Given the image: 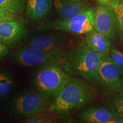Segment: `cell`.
<instances>
[{"label":"cell","mask_w":123,"mask_h":123,"mask_svg":"<svg viewBox=\"0 0 123 123\" xmlns=\"http://www.w3.org/2000/svg\"><path fill=\"white\" fill-rule=\"evenodd\" d=\"M106 55L92 50L86 42H80L64 52L63 70L69 75L79 77L94 85L99 81V68Z\"/></svg>","instance_id":"6da1fadb"},{"label":"cell","mask_w":123,"mask_h":123,"mask_svg":"<svg viewBox=\"0 0 123 123\" xmlns=\"http://www.w3.org/2000/svg\"><path fill=\"white\" fill-rule=\"evenodd\" d=\"M90 84L84 79L70 77L49 110L58 115H66L90 103L95 98V92Z\"/></svg>","instance_id":"7a4b0ae2"},{"label":"cell","mask_w":123,"mask_h":123,"mask_svg":"<svg viewBox=\"0 0 123 123\" xmlns=\"http://www.w3.org/2000/svg\"><path fill=\"white\" fill-rule=\"evenodd\" d=\"M70 78V75L60 67L59 64H52L42 66L35 72L33 86L44 98L52 103Z\"/></svg>","instance_id":"3957f363"},{"label":"cell","mask_w":123,"mask_h":123,"mask_svg":"<svg viewBox=\"0 0 123 123\" xmlns=\"http://www.w3.org/2000/svg\"><path fill=\"white\" fill-rule=\"evenodd\" d=\"M50 103L37 90L29 88L19 92L9 101L6 112L11 117L18 116L27 117L49 110Z\"/></svg>","instance_id":"277c9868"},{"label":"cell","mask_w":123,"mask_h":123,"mask_svg":"<svg viewBox=\"0 0 123 123\" xmlns=\"http://www.w3.org/2000/svg\"><path fill=\"white\" fill-rule=\"evenodd\" d=\"M63 48L43 50L28 46L17 49L12 52L11 60L14 63L26 67H42L63 62Z\"/></svg>","instance_id":"5b68a950"},{"label":"cell","mask_w":123,"mask_h":123,"mask_svg":"<svg viewBox=\"0 0 123 123\" xmlns=\"http://www.w3.org/2000/svg\"><path fill=\"white\" fill-rule=\"evenodd\" d=\"M94 12L95 9L90 7L71 19L46 23L42 25L39 29L42 30L63 31L76 34H87L95 30Z\"/></svg>","instance_id":"8992f818"},{"label":"cell","mask_w":123,"mask_h":123,"mask_svg":"<svg viewBox=\"0 0 123 123\" xmlns=\"http://www.w3.org/2000/svg\"><path fill=\"white\" fill-rule=\"evenodd\" d=\"M123 68L117 66L109 55H106L99 71L100 86L107 94L113 95L121 90Z\"/></svg>","instance_id":"52a82bcc"},{"label":"cell","mask_w":123,"mask_h":123,"mask_svg":"<svg viewBox=\"0 0 123 123\" xmlns=\"http://www.w3.org/2000/svg\"><path fill=\"white\" fill-rule=\"evenodd\" d=\"M95 30L105 36L111 42L116 39L117 21L113 10L108 5L101 6L95 9Z\"/></svg>","instance_id":"ba28073f"},{"label":"cell","mask_w":123,"mask_h":123,"mask_svg":"<svg viewBox=\"0 0 123 123\" xmlns=\"http://www.w3.org/2000/svg\"><path fill=\"white\" fill-rule=\"evenodd\" d=\"M28 29L22 22L6 21L0 24V42L10 48L17 47L26 39Z\"/></svg>","instance_id":"9c48e42d"},{"label":"cell","mask_w":123,"mask_h":123,"mask_svg":"<svg viewBox=\"0 0 123 123\" xmlns=\"http://www.w3.org/2000/svg\"><path fill=\"white\" fill-rule=\"evenodd\" d=\"M120 117L118 112L113 108L105 106L90 108L79 115V119L86 123H111Z\"/></svg>","instance_id":"30bf717a"},{"label":"cell","mask_w":123,"mask_h":123,"mask_svg":"<svg viewBox=\"0 0 123 123\" xmlns=\"http://www.w3.org/2000/svg\"><path fill=\"white\" fill-rule=\"evenodd\" d=\"M53 4L59 20L62 21L71 19L91 7L90 3L86 0H54Z\"/></svg>","instance_id":"8fae6325"},{"label":"cell","mask_w":123,"mask_h":123,"mask_svg":"<svg viewBox=\"0 0 123 123\" xmlns=\"http://www.w3.org/2000/svg\"><path fill=\"white\" fill-rule=\"evenodd\" d=\"M66 37L62 33H47L35 35L29 40L27 46L43 50L63 48Z\"/></svg>","instance_id":"7c38bea8"},{"label":"cell","mask_w":123,"mask_h":123,"mask_svg":"<svg viewBox=\"0 0 123 123\" xmlns=\"http://www.w3.org/2000/svg\"><path fill=\"white\" fill-rule=\"evenodd\" d=\"M52 5V0H26L27 16L34 21L44 19L50 13Z\"/></svg>","instance_id":"4fadbf2b"},{"label":"cell","mask_w":123,"mask_h":123,"mask_svg":"<svg viewBox=\"0 0 123 123\" xmlns=\"http://www.w3.org/2000/svg\"><path fill=\"white\" fill-rule=\"evenodd\" d=\"M85 42L92 50L96 53L107 54L111 48L110 40L96 30L87 34Z\"/></svg>","instance_id":"5bb4252c"},{"label":"cell","mask_w":123,"mask_h":123,"mask_svg":"<svg viewBox=\"0 0 123 123\" xmlns=\"http://www.w3.org/2000/svg\"><path fill=\"white\" fill-rule=\"evenodd\" d=\"M14 86L12 75L6 71L0 70V99L7 96L13 90Z\"/></svg>","instance_id":"9a60e30c"},{"label":"cell","mask_w":123,"mask_h":123,"mask_svg":"<svg viewBox=\"0 0 123 123\" xmlns=\"http://www.w3.org/2000/svg\"><path fill=\"white\" fill-rule=\"evenodd\" d=\"M58 114L49 110L44 111L37 114L26 117L24 123H51L56 120Z\"/></svg>","instance_id":"2e32d148"},{"label":"cell","mask_w":123,"mask_h":123,"mask_svg":"<svg viewBox=\"0 0 123 123\" xmlns=\"http://www.w3.org/2000/svg\"><path fill=\"white\" fill-rule=\"evenodd\" d=\"M26 0H0V7L13 15L22 13Z\"/></svg>","instance_id":"e0dca14e"},{"label":"cell","mask_w":123,"mask_h":123,"mask_svg":"<svg viewBox=\"0 0 123 123\" xmlns=\"http://www.w3.org/2000/svg\"><path fill=\"white\" fill-rule=\"evenodd\" d=\"M110 6L113 10L117 21L118 30L123 32V0H111L106 5Z\"/></svg>","instance_id":"ac0fdd59"},{"label":"cell","mask_w":123,"mask_h":123,"mask_svg":"<svg viewBox=\"0 0 123 123\" xmlns=\"http://www.w3.org/2000/svg\"><path fill=\"white\" fill-rule=\"evenodd\" d=\"M108 102L111 107L118 112L120 116L123 117V97L120 95L112 96L108 98Z\"/></svg>","instance_id":"d6986e66"},{"label":"cell","mask_w":123,"mask_h":123,"mask_svg":"<svg viewBox=\"0 0 123 123\" xmlns=\"http://www.w3.org/2000/svg\"><path fill=\"white\" fill-rule=\"evenodd\" d=\"M110 57L117 66L123 68V54L116 49L110 50Z\"/></svg>","instance_id":"ffe728a7"},{"label":"cell","mask_w":123,"mask_h":123,"mask_svg":"<svg viewBox=\"0 0 123 123\" xmlns=\"http://www.w3.org/2000/svg\"><path fill=\"white\" fill-rule=\"evenodd\" d=\"M10 51V47L0 42V60L7 56Z\"/></svg>","instance_id":"44dd1931"},{"label":"cell","mask_w":123,"mask_h":123,"mask_svg":"<svg viewBox=\"0 0 123 123\" xmlns=\"http://www.w3.org/2000/svg\"><path fill=\"white\" fill-rule=\"evenodd\" d=\"M14 15L12 14L10 15H5L0 14V24L1 23L6 22V21H14Z\"/></svg>","instance_id":"7402d4cb"},{"label":"cell","mask_w":123,"mask_h":123,"mask_svg":"<svg viewBox=\"0 0 123 123\" xmlns=\"http://www.w3.org/2000/svg\"><path fill=\"white\" fill-rule=\"evenodd\" d=\"M96 1L100 5L104 6L110 2L111 0H96Z\"/></svg>","instance_id":"603a6c76"},{"label":"cell","mask_w":123,"mask_h":123,"mask_svg":"<svg viewBox=\"0 0 123 123\" xmlns=\"http://www.w3.org/2000/svg\"><path fill=\"white\" fill-rule=\"evenodd\" d=\"M0 14L5 15H12V14L9 13V12H7L6 10H4V9H3L0 7Z\"/></svg>","instance_id":"cb8c5ba5"},{"label":"cell","mask_w":123,"mask_h":123,"mask_svg":"<svg viewBox=\"0 0 123 123\" xmlns=\"http://www.w3.org/2000/svg\"><path fill=\"white\" fill-rule=\"evenodd\" d=\"M120 96L123 97V82H122V85H121V90L119 92V95Z\"/></svg>","instance_id":"d4e9b609"},{"label":"cell","mask_w":123,"mask_h":123,"mask_svg":"<svg viewBox=\"0 0 123 123\" xmlns=\"http://www.w3.org/2000/svg\"><path fill=\"white\" fill-rule=\"evenodd\" d=\"M70 1H82V0H70Z\"/></svg>","instance_id":"484cf974"},{"label":"cell","mask_w":123,"mask_h":123,"mask_svg":"<svg viewBox=\"0 0 123 123\" xmlns=\"http://www.w3.org/2000/svg\"><path fill=\"white\" fill-rule=\"evenodd\" d=\"M122 39H123V32L122 33Z\"/></svg>","instance_id":"4316f807"}]
</instances>
